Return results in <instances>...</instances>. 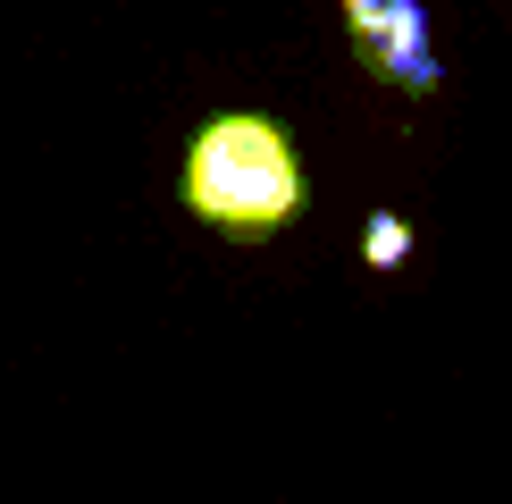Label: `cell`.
I'll use <instances>...</instances> for the list:
<instances>
[{
    "mask_svg": "<svg viewBox=\"0 0 512 504\" xmlns=\"http://www.w3.org/2000/svg\"><path fill=\"white\" fill-rule=\"evenodd\" d=\"M361 261H370V269H403V261H412V219L378 210V219L361 227Z\"/></svg>",
    "mask_w": 512,
    "mask_h": 504,
    "instance_id": "obj_3",
    "label": "cell"
},
{
    "mask_svg": "<svg viewBox=\"0 0 512 504\" xmlns=\"http://www.w3.org/2000/svg\"><path fill=\"white\" fill-rule=\"evenodd\" d=\"M185 210L236 244H269L303 219V152L261 110H227L185 143Z\"/></svg>",
    "mask_w": 512,
    "mask_h": 504,
    "instance_id": "obj_1",
    "label": "cell"
},
{
    "mask_svg": "<svg viewBox=\"0 0 512 504\" xmlns=\"http://www.w3.org/2000/svg\"><path fill=\"white\" fill-rule=\"evenodd\" d=\"M353 59L370 76L403 84V93H437L445 84V59H437V26L420 0H387V17H378V34H353Z\"/></svg>",
    "mask_w": 512,
    "mask_h": 504,
    "instance_id": "obj_2",
    "label": "cell"
},
{
    "mask_svg": "<svg viewBox=\"0 0 512 504\" xmlns=\"http://www.w3.org/2000/svg\"><path fill=\"white\" fill-rule=\"evenodd\" d=\"M378 17H387V0H345V26L353 34H378Z\"/></svg>",
    "mask_w": 512,
    "mask_h": 504,
    "instance_id": "obj_4",
    "label": "cell"
}]
</instances>
